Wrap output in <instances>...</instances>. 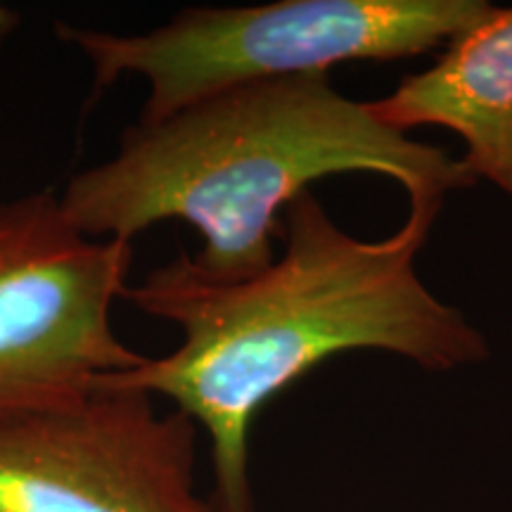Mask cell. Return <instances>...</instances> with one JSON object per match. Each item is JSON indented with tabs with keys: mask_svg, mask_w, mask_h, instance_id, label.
I'll return each instance as SVG.
<instances>
[{
	"mask_svg": "<svg viewBox=\"0 0 512 512\" xmlns=\"http://www.w3.org/2000/svg\"><path fill=\"white\" fill-rule=\"evenodd\" d=\"M441 207L444 200L408 202L399 230L361 240L337 226L309 190L285 209L283 254L252 278L214 283L178 254L128 285L124 302L176 325L181 344L105 375L98 389L174 403L207 432L219 510L254 512L249 432L256 413L323 361L384 351L427 373H451L491 356L482 330L418 273Z\"/></svg>",
	"mask_w": 512,
	"mask_h": 512,
	"instance_id": "obj_1",
	"label": "cell"
},
{
	"mask_svg": "<svg viewBox=\"0 0 512 512\" xmlns=\"http://www.w3.org/2000/svg\"><path fill=\"white\" fill-rule=\"evenodd\" d=\"M380 174L408 202L446 200L477 178L446 150L382 124L330 74L256 81L128 126L117 152L69 178L62 209L93 238L133 242L166 221L197 230L183 254L214 283L261 273L275 259L285 209L337 174Z\"/></svg>",
	"mask_w": 512,
	"mask_h": 512,
	"instance_id": "obj_2",
	"label": "cell"
},
{
	"mask_svg": "<svg viewBox=\"0 0 512 512\" xmlns=\"http://www.w3.org/2000/svg\"><path fill=\"white\" fill-rule=\"evenodd\" d=\"M491 8L486 0H278L188 8L162 27L133 34L62 22L55 34L86 57L95 88L124 76L143 81L147 98L138 121H157L245 83L425 55Z\"/></svg>",
	"mask_w": 512,
	"mask_h": 512,
	"instance_id": "obj_3",
	"label": "cell"
},
{
	"mask_svg": "<svg viewBox=\"0 0 512 512\" xmlns=\"http://www.w3.org/2000/svg\"><path fill=\"white\" fill-rule=\"evenodd\" d=\"M131 264L133 242L83 233L55 192L0 202V420L72 406L145 361L112 323Z\"/></svg>",
	"mask_w": 512,
	"mask_h": 512,
	"instance_id": "obj_4",
	"label": "cell"
},
{
	"mask_svg": "<svg viewBox=\"0 0 512 512\" xmlns=\"http://www.w3.org/2000/svg\"><path fill=\"white\" fill-rule=\"evenodd\" d=\"M197 434L117 389L0 420V512H221L197 489Z\"/></svg>",
	"mask_w": 512,
	"mask_h": 512,
	"instance_id": "obj_5",
	"label": "cell"
},
{
	"mask_svg": "<svg viewBox=\"0 0 512 512\" xmlns=\"http://www.w3.org/2000/svg\"><path fill=\"white\" fill-rule=\"evenodd\" d=\"M368 105L401 133L418 126L456 133L467 171L512 200V5H494L448 41L430 69L403 76L392 93Z\"/></svg>",
	"mask_w": 512,
	"mask_h": 512,
	"instance_id": "obj_6",
	"label": "cell"
},
{
	"mask_svg": "<svg viewBox=\"0 0 512 512\" xmlns=\"http://www.w3.org/2000/svg\"><path fill=\"white\" fill-rule=\"evenodd\" d=\"M17 24H19L17 12L5 8V5H0V48L5 46V41H8V36L17 29Z\"/></svg>",
	"mask_w": 512,
	"mask_h": 512,
	"instance_id": "obj_7",
	"label": "cell"
}]
</instances>
